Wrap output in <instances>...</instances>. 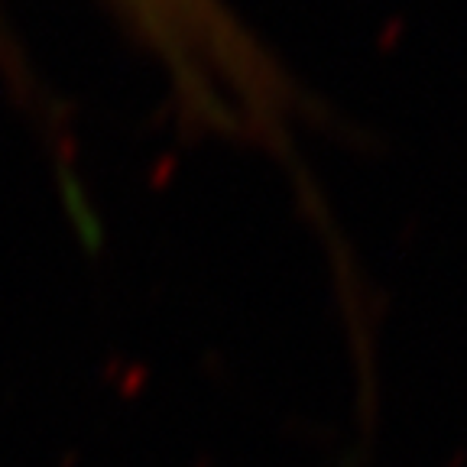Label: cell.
I'll use <instances>...</instances> for the list:
<instances>
[{
	"label": "cell",
	"instance_id": "1",
	"mask_svg": "<svg viewBox=\"0 0 467 467\" xmlns=\"http://www.w3.org/2000/svg\"><path fill=\"white\" fill-rule=\"evenodd\" d=\"M172 75L189 114L241 101L266 75V52L221 0H110Z\"/></svg>",
	"mask_w": 467,
	"mask_h": 467
}]
</instances>
